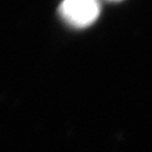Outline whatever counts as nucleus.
<instances>
[{
  "label": "nucleus",
  "instance_id": "1",
  "mask_svg": "<svg viewBox=\"0 0 152 152\" xmlns=\"http://www.w3.org/2000/svg\"><path fill=\"white\" fill-rule=\"evenodd\" d=\"M61 16L76 27H86L97 19L99 4L97 0H63L60 7Z\"/></svg>",
  "mask_w": 152,
  "mask_h": 152
}]
</instances>
